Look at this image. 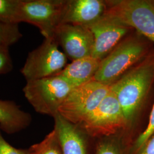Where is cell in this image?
I'll return each mask as SVG.
<instances>
[{
    "label": "cell",
    "mask_w": 154,
    "mask_h": 154,
    "mask_svg": "<svg viewBox=\"0 0 154 154\" xmlns=\"http://www.w3.org/2000/svg\"><path fill=\"white\" fill-rule=\"evenodd\" d=\"M22 37L18 25L6 24L0 22V46L9 48Z\"/></svg>",
    "instance_id": "cell-17"
},
{
    "label": "cell",
    "mask_w": 154,
    "mask_h": 154,
    "mask_svg": "<svg viewBox=\"0 0 154 154\" xmlns=\"http://www.w3.org/2000/svg\"><path fill=\"white\" fill-rule=\"evenodd\" d=\"M32 116L21 110L13 100H0V129L8 134H13L26 129L30 125Z\"/></svg>",
    "instance_id": "cell-14"
},
{
    "label": "cell",
    "mask_w": 154,
    "mask_h": 154,
    "mask_svg": "<svg viewBox=\"0 0 154 154\" xmlns=\"http://www.w3.org/2000/svg\"><path fill=\"white\" fill-rule=\"evenodd\" d=\"M106 9V1L66 0L60 25L88 26L103 16Z\"/></svg>",
    "instance_id": "cell-11"
},
{
    "label": "cell",
    "mask_w": 154,
    "mask_h": 154,
    "mask_svg": "<svg viewBox=\"0 0 154 154\" xmlns=\"http://www.w3.org/2000/svg\"><path fill=\"white\" fill-rule=\"evenodd\" d=\"M67 58L54 38L45 39L29 52L20 72L26 81L55 76L67 65Z\"/></svg>",
    "instance_id": "cell-7"
},
{
    "label": "cell",
    "mask_w": 154,
    "mask_h": 154,
    "mask_svg": "<svg viewBox=\"0 0 154 154\" xmlns=\"http://www.w3.org/2000/svg\"><path fill=\"white\" fill-rule=\"evenodd\" d=\"M74 88L63 78L55 75L26 81L22 91L37 112L54 118Z\"/></svg>",
    "instance_id": "cell-3"
},
{
    "label": "cell",
    "mask_w": 154,
    "mask_h": 154,
    "mask_svg": "<svg viewBox=\"0 0 154 154\" xmlns=\"http://www.w3.org/2000/svg\"><path fill=\"white\" fill-rule=\"evenodd\" d=\"M102 60L88 56L72 61L56 75L63 78L74 88L93 80Z\"/></svg>",
    "instance_id": "cell-13"
},
{
    "label": "cell",
    "mask_w": 154,
    "mask_h": 154,
    "mask_svg": "<svg viewBox=\"0 0 154 154\" xmlns=\"http://www.w3.org/2000/svg\"><path fill=\"white\" fill-rule=\"evenodd\" d=\"M151 44L138 32L123 39L102 60L93 80L110 86L149 55Z\"/></svg>",
    "instance_id": "cell-2"
},
{
    "label": "cell",
    "mask_w": 154,
    "mask_h": 154,
    "mask_svg": "<svg viewBox=\"0 0 154 154\" xmlns=\"http://www.w3.org/2000/svg\"><path fill=\"white\" fill-rule=\"evenodd\" d=\"M105 15L112 17L154 43V5L151 0L106 1Z\"/></svg>",
    "instance_id": "cell-5"
},
{
    "label": "cell",
    "mask_w": 154,
    "mask_h": 154,
    "mask_svg": "<svg viewBox=\"0 0 154 154\" xmlns=\"http://www.w3.org/2000/svg\"><path fill=\"white\" fill-rule=\"evenodd\" d=\"M29 154H62L57 134L53 130L41 142L28 149Z\"/></svg>",
    "instance_id": "cell-15"
},
{
    "label": "cell",
    "mask_w": 154,
    "mask_h": 154,
    "mask_svg": "<svg viewBox=\"0 0 154 154\" xmlns=\"http://www.w3.org/2000/svg\"><path fill=\"white\" fill-rule=\"evenodd\" d=\"M9 48L0 46V75L6 74L13 69Z\"/></svg>",
    "instance_id": "cell-19"
},
{
    "label": "cell",
    "mask_w": 154,
    "mask_h": 154,
    "mask_svg": "<svg viewBox=\"0 0 154 154\" xmlns=\"http://www.w3.org/2000/svg\"><path fill=\"white\" fill-rule=\"evenodd\" d=\"M110 86L92 80L73 88L58 110L70 123L79 125L110 93Z\"/></svg>",
    "instance_id": "cell-4"
},
{
    "label": "cell",
    "mask_w": 154,
    "mask_h": 154,
    "mask_svg": "<svg viewBox=\"0 0 154 154\" xmlns=\"http://www.w3.org/2000/svg\"><path fill=\"white\" fill-rule=\"evenodd\" d=\"M54 119V129L59 139L62 154H86L82 130L59 114Z\"/></svg>",
    "instance_id": "cell-12"
},
{
    "label": "cell",
    "mask_w": 154,
    "mask_h": 154,
    "mask_svg": "<svg viewBox=\"0 0 154 154\" xmlns=\"http://www.w3.org/2000/svg\"><path fill=\"white\" fill-rule=\"evenodd\" d=\"M87 26L93 34L91 56L100 60L109 54L132 30L125 23L105 14Z\"/></svg>",
    "instance_id": "cell-9"
},
{
    "label": "cell",
    "mask_w": 154,
    "mask_h": 154,
    "mask_svg": "<svg viewBox=\"0 0 154 154\" xmlns=\"http://www.w3.org/2000/svg\"><path fill=\"white\" fill-rule=\"evenodd\" d=\"M154 134V103L149 116V122L145 129L141 132L130 149V154H135L149 138Z\"/></svg>",
    "instance_id": "cell-18"
},
{
    "label": "cell",
    "mask_w": 154,
    "mask_h": 154,
    "mask_svg": "<svg viewBox=\"0 0 154 154\" xmlns=\"http://www.w3.org/2000/svg\"><path fill=\"white\" fill-rule=\"evenodd\" d=\"M0 154H29L28 149H17L3 138L0 129Z\"/></svg>",
    "instance_id": "cell-21"
},
{
    "label": "cell",
    "mask_w": 154,
    "mask_h": 154,
    "mask_svg": "<svg viewBox=\"0 0 154 154\" xmlns=\"http://www.w3.org/2000/svg\"><path fill=\"white\" fill-rule=\"evenodd\" d=\"M96 154H122L119 146L115 141L106 140L98 144Z\"/></svg>",
    "instance_id": "cell-20"
},
{
    "label": "cell",
    "mask_w": 154,
    "mask_h": 154,
    "mask_svg": "<svg viewBox=\"0 0 154 154\" xmlns=\"http://www.w3.org/2000/svg\"><path fill=\"white\" fill-rule=\"evenodd\" d=\"M154 85V49L145 58L110 85L129 128L142 114Z\"/></svg>",
    "instance_id": "cell-1"
},
{
    "label": "cell",
    "mask_w": 154,
    "mask_h": 154,
    "mask_svg": "<svg viewBox=\"0 0 154 154\" xmlns=\"http://www.w3.org/2000/svg\"><path fill=\"white\" fill-rule=\"evenodd\" d=\"M20 0H0V22L18 25Z\"/></svg>",
    "instance_id": "cell-16"
},
{
    "label": "cell",
    "mask_w": 154,
    "mask_h": 154,
    "mask_svg": "<svg viewBox=\"0 0 154 154\" xmlns=\"http://www.w3.org/2000/svg\"><path fill=\"white\" fill-rule=\"evenodd\" d=\"M151 2L152 3V4L154 5V0H151Z\"/></svg>",
    "instance_id": "cell-23"
},
{
    "label": "cell",
    "mask_w": 154,
    "mask_h": 154,
    "mask_svg": "<svg viewBox=\"0 0 154 154\" xmlns=\"http://www.w3.org/2000/svg\"><path fill=\"white\" fill-rule=\"evenodd\" d=\"M53 38L72 61L91 56L93 34L87 26L61 24L56 29Z\"/></svg>",
    "instance_id": "cell-10"
},
{
    "label": "cell",
    "mask_w": 154,
    "mask_h": 154,
    "mask_svg": "<svg viewBox=\"0 0 154 154\" xmlns=\"http://www.w3.org/2000/svg\"><path fill=\"white\" fill-rule=\"evenodd\" d=\"M66 0H20L18 22L36 26L45 39L53 38Z\"/></svg>",
    "instance_id": "cell-8"
},
{
    "label": "cell",
    "mask_w": 154,
    "mask_h": 154,
    "mask_svg": "<svg viewBox=\"0 0 154 154\" xmlns=\"http://www.w3.org/2000/svg\"><path fill=\"white\" fill-rule=\"evenodd\" d=\"M77 126L94 138L110 137L129 127L121 106L111 91L98 107Z\"/></svg>",
    "instance_id": "cell-6"
},
{
    "label": "cell",
    "mask_w": 154,
    "mask_h": 154,
    "mask_svg": "<svg viewBox=\"0 0 154 154\" xmlns=\"http://www.w3.org/2000/svg\"><path fill=\"white\" fill-rule=\"evenodd\" d=\"M135 154H154V134Z\"/></svg>",
    "instance_id": "cell-22"
}]
</instances>
